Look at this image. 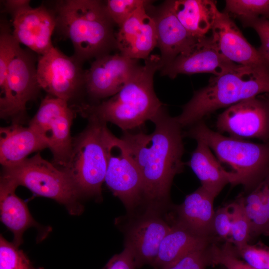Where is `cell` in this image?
<instances>
[{
  "label": "cell",
  "instance_id": "obj_1",
  "mask_svg": "<svg viewBox=\"0 0 269 269\" xmlns=\"http://www.w3.org/2000/svg\"><path fill=\"white\" fill-rule=\"evenodd\" d=\"M154 129L150 134L142 131H124L121 138L134 159L141 177V206L168 210L170 189L176 175L183 172L185 163L182 128L164 106L151 119Z\"/></svg>",
  "mask_w": 269,
  "mask_h": 269
},
{
  "label": "cell",
  "instance_id": "obj_2",
  "mask_svg": "<svg viewBox=\"0 0 269 269\" xmlns=\"http://www.w3.org/2000/svg\"><path fill=\"white\" fill-rule=\"evenodd\" d=\"M162 67L160 56L150 55L117 94L100 103L85 105L84 113L87 118L110 122L122 132L140 127L163 106L153 87L154 73Z\"/></svg>",
  "mask_w": 269,
  "mask_h": 269
},
{
  "label": "cell",
  "instance_id": "obj_3",
  "mask_svg": "<svg viewBox=\"0 0 269 269\" xmlns=\"http://www.w3.org/2000/svg\"><path fill=\"white\" fill-rule=\"evenodd\" d=\"M53 10L56 29L71 41L73 56L81 63L110 54L117 48L115 23L101 1L58 0Z\"/></svg>",
  "mask_w": 269,
  "mask_h": 269
},
{
  "label": "cell",
  "instance_id": "obj_4",
  "mask_svg": "<svg viewBox=\"0 0 269 269\" xmlns=\"http://www.w3.org/2000/svg\"><path fill=\"white\" fill-rule=\"evenodd\" d=\"M264 93L269 94V66L239 65L212 76L207 86L194 92L175 118L182 129L189 128L219 109Z\"/></svg>",
  "mask_w": 269,
  "mask_h": 269
},
{
  "label": "cell",
  "instance_id": "obj_5",
  "mask_svg": "<svg viewBox=\"0 0 269 269\" xmlns=\"http://www.w3.org/2000/svg\"><path fill=\"white\" fill-rule=\"evenodd\" d=\"M188 137L205 142L221 163L229 166L233 186L242 185L244 194L253 190L269 173V142L257 143L210 129L202 120L183 132Z\"/></svg>",
  "mask_w": 269,
  "mask_h": 269
},
{
  "label": "cell",
  "instance_id": "obj_6",
  "mask_svg": "<svg viewBox=\"0 0 269 269\" xmlns=\"http://www.w3.org/2000/svg\"><path fill=\"white\" fill-rule=\"evenodd\" d=\"M1 178L23 186L35 194L54 200L63 205L69 213L80 214L83 206L81 198L70 175L43 159L39 153L21 163L3 167Z\"/></svg>",
  "mask_w": 269,
  "mask_h": 269
},
{
  "label": "cell",
  "instance_id": "obj_7",
  "mask_svg": "<svg viewBox=\"0 0 269 269\" xmlns=\"http://www.w3.org/2000/svg\"><path fill=\"white\" fill-rule=\"evenodd\" d=\"M86 129L73 138L69 160L63 168L71 176L81 197L102 200V186L105 182L107 160L103 138L107 123L89 117Z\"/></svg>",
  "mask_w": 269,
  "mask_h": 269
},
{
  "label": "cell",
  "instance_id": "obj_8",
  "mask_svg": "<svg viewBox=\"0 0 269 269\" xmlns=\"http://www.w3.org/2000/svg\"><path fill=\"white\" fill-rule=\"evenodd\" d=\"M171 209L141 206L116 219L124 235V248L132 253L137 269L146 265L152 266L155 261L160 244L171 227Z\"/></svg>",
  "mask_w": 269,
  "mask_h": 269
},
{
  "label": "cell",
  "instance_id": "obj_9",
  "mask_svg": "<svg viewBox=\"0 0 269 269\" xmlns=\"http://www.w3.org/2000/svg\"><path fill=\"white\" fill-rule=\"evenodd\" d=\"M107 167L105 182L122 201L127 212L141 206L143 185L137 166L125 142L116 136L105 124L103 129Z\"/></svg>",
  "mask_w": 269,
  "mask_h": 269
},
{
  "label": "cell",
  "instance_id": "obj_10",
  "mask_svg": "<svg viewBox=\"0 0 269 269\" xmlns=\"http://www.w3.org/2000/svg\"><path fill=\"white\" fill-rule=\"evenodd\" d=\"M35 62L32 51L20 48L9 65L5 83L0 88L1 118L17 122L25 117L26 104L41 89Z\"/></svg>",
  "mask_w": 269,
  "mask_h": 269
},
{
  "label": "cell",
  "instance_id": "obj_11",
  "mask_svg": "<svg viewBox=\"0 0 269 269\" xmlns=\"http://www.w3.org/2000/svg\"><path fill=\"white\" fill-rule=\"evenodd\" d=\"M73 117L67 101L48 95L41 101L29 125L46 141L55 163L62 168L71 152L73 138L70 129Z\"/></svg>",
  "mask_w": 269,
  "mask_h": 269
},
{
  "label": "cell",
  "instance_id": "obj_12",
  "mask_svg": "<svg viewBox=\"0 0 269 269\" xmlns=\"http://www.w3.org/2000/svg\"><path fill=\"white\" fill-rule=\"evenodd\" d=\"M82 63L53 47L40 55L37 64L39 85L50 95L67 102L85 89V73Z\"/></svg>",
  "mask_w": 269,
  "mask_h": 269
},
{
  "label": "cell",
  "instance_id": "obj_13",
  "mask_svg": "<svg viewBox=\"0 0 269 269\" xmlns=\"http://www.w3.org/2000/svg\"><path fill=\"white\" fill-rule=\"evenodd\" d=\"M216 127L218 133L231 137L269 142V94L228 107L218 116Z\"/></svg>",
  "mask_w": 269,
  "mask_h": 269
},
{
  "label": "cell",
  "instance_id": "obj_14",
  "mask_svg": "<svg viewBox=\"0 0 269 269\" xmlns=\"http://www.w3.org/2000/svg\"><path fill=\"white\" fill-rule=\"evenodd\" d=\"M139 66L137 60L121 53L99 57L86 71L85 89L94 100L112 97L125 85Z\"/></svg>",
  "mask_w": 269,
  "mask_h": 269
},
{
  "label": "cell",
  "instance_id": "obj_15",
  "mask_svg": "<svg viewBox=\"0 0 269 269\" xmlns=\"http://www.w3.org/2000/svg\"><path fill=\"white\" fill-rule=\"evenodd\" d=\"M10 14L12 19V34L19 43L39 55L54 46L51 36L57 21L53 10L43 5L33 8L29 4Z\"/></svg>",
  "mask_w": 269,
  "mask_h": 269
},
{
  "label": "cell",
  "instance_id": "obj_16",
  "mask_svg": "<svg viewBox=\"0 0 269 269\" xmlns=\"http://www.w3.org/2000/svg\"><path fill=\"white\" fill-rule=\"evenodd\" d=\"M238 65L222 55L213 42L211 36H206L160 70L162 75L174 79L179 74L208 73L219 76Z\"/></svg>",
  "mask_w": 269,
  "mask_h": 269
},
{
  "label": "cell",
  "instance_id": "obj_17",
  "mask_svg": "<svg viewBox=\"0 0 269 269\" xmlns=\"http://www.w3.org/2000/svg\"><path fill=\"white\" fill-rule=\"evenodd\" d=\"M151 11L149 14L155 21L157 46L163 67L189 50L201 38L193 36L183 26L173 10L171 0L164 1Z\"/></svg>",
  "mask_w": 269,
  "mask_h": 269
},
{
  "label": "cell",
  "instance_id": "obj_18",
  "mask_svg": "<svg viewBox=\"0 0 269 269\" xmlns=\"http://www.w3.org/2000/svg\"><path fill=\"white\" fill-rule=\"evenodd\" d=\"M146 6L134 12L116 33L117 48L134 59H146L157 46L155 21Z\"/></svg>",
  "mask_w": 269,
  "mask_h": 269
},
{
  "label": "cell",
  "instance_id": "obj_19",
  "mask_svg": "<svg viewBox=\"0 0 269 269\" xmlns=\"http://www.w3.org/2000/svg\"><path fill=\"white\" fill-rule=\"evenodd\" d=\"M211 30L213 42L230 61L243 66H268L228 14L220 12Z\"/></svg>",
  "mask_w": 269,
  "mask_h": 269
},
{
  "label": "cell",
  "instance_id": "obj_20",
  "mask_svg": "<svg viewBox=\"0 0 269 269\" xmlns=\"http://www.w3.org/2000/svg\"><path fill=\"white\" fill-rule=\"evenodd\" d=\"M222 242L217 237L197 234L173 216L170 230L163 238L151 267L163 269L193 251Z\"/></svg>",
  "mask_w": 269,
  "mask_h": 269
},
{
  "label": "cell",
  "instance_id": "obj_21",
  "mask_svg": "<svg viewBox=\"0 0 269 269\" xmlns=\"http://www.w3.org/2000/svg\"><path fill=\"white\" fill-rule=\"evenodd\" d=\"M215 198L201 186L187 195L181 204L173 205V217L200 236L216 237L213 226Z\"/></svg>",
  "mask_w": 269,
  "mask_h": 269
},
{
  "label": "cell",
  "instance_id": "obj_22",
  "mask_svg": "<svg viewBox=\"0 0 269 269\" xmlns=\"http://www.w3.org/2000/svg\"><path fill=\"white\" fill-rule=\"evenodd\" d=\"M46 148V141L30 126L14 123L0 128V162L3 167L17 165L31 153Z\"/></svg>",
  "mask_w": 269,
  "mask_h": 269
},
{
  "label": "cell",
  "instance_id": "obj_23",
  "mask_svg": "<svg viewBox=\"0 0 269 269\" xmlns=\"http://www.w3.org/2000/svg\"><path fill=\"white\" fill-rule=\"evenodd\" d=\"M196 141L197 146L185 164L197 176L201 186L216 198L227 184H232L233 173L224 169L205 142Z\"/></svg>",
  "mask_w": 269,
  "mask_h": 269
},
{
  "label": "cell",
  "instance_id": "obj_24",
  "mask_svg": "<svg viewBox=\"0 0 269 269\" xmlns=\"http://www.w3.org/2000/svg\"><path fill=\"white\" fill-rule=\"evenodd\" d=\"M16 188L12 182L0 178V220L13 233L12 243L18 247L24 232L31 227L39 228V225L31 216L26 203L15 194Z\"/></svg>",
  "mask_w": 269,
  "mask_h": 269
},
{
  "label": "cell",
  "instance_id": "obj_25",
  "mask_svg": "<svg viewBox=\"0 0 269 269\" xmlns=\"http://www.w3.org/2000/svg\"><path fill=\"white\" fill-rule=\"evenodd\" d=\"M178 20L193 36L202 38L212 29L220 12L211 0H171Z\"/></svg>",
  "mask_w": 269,
  "mask_h": 269
},
{
  "label": "cell",
  "instance_id": "obj_26",
  "mask_svg": "<svg viewBox=\"0 0 269 269\" xmlns=\"http://www.w3.org/2000/svg\"><path fill=\"white\" fill-rule=\"evenodd\" d=\"M231 212L230 242L239 249L251 240V225L246 214L240 194L234 202L230 203Z\"/></svg>",
  "mask_w": 269,
  "mask_h": 269
},
{
  "label": "cell",
  "instance_id": "obj_27",
  "mask_svg": "<svg viewBox=\"0 0 269 269\" xmlns=\"http://www.w3.org/2000/svg\"><path fill=\"white\" fill-rule=\"evenodd\" d=\"M224 12L241 20L259 17L269 19V0H227Z\"/></svg>",
  "mask_w": 269,
  "mask_h": 269
},
{
  "label": "cell",
  "instance_id": "obj_28",
  "mask_svg": "<svg viewBox=\"0 0 269 269\" xmlns=\"http://www.w3.org/2000/svg\"><path fill=\"white\" fill-rule=\"evenodd\" d=\"M6 23L1 22L0 33V87L5 81L9 65L21 47Z\"/></svg>",
  "mask_w": 269,
  "mask_h": 269
},
{
  "label": "cell",
  "instance_id": "obj_29",
  "mask_svg": "<svg viewBox=\"0 0 269 269\" xmlns=\"http://www.w3.org/2000/svg\"><path fill=\"white\" fill-rule=\"evenodd\" d=\"M211 245L213 266L220 265L225 269H255L237 254L234 245L229 241Z\"/></svg>",
  "mask_w": 269,
  "mask_h": 269
},
{
  "label": "cell",
  "instance_id": "obj_30",
  "mask_svg": "<svg viewBox=\"0 0 269 269\" xmlns=\"http://www.w3.org/2000/svg\"><path fill=\"white\" fill-rule=\"evenodd\" d=\"M0 269H35L23 252L0 238Z\"/></svg>",
  "mask_w": 269,
  "mask_h": 269
},
{
  "label": "cell",
  "instance_id": "obj_31",
  "mask_svg": "<svg viewBox=\"0 0 269 269\" xmlns=\"http://www.w3.org/2000/svg\"><path fill=\"white\" fill-rule=\"evenodd\" d=\"M149 2L144 0H108L105 5L113 22L120 27L134 12Z\"/></svg>",
  "mask_w": 269,
  "mask_h": 269
},
{
  "label": "cell",
  "instance_id": "obj_32",
  "mask_svg": "<svg viewBox=\"0 0 269 269\" xmlns=\"http://www.w3.org/2000/svg\"><path fill=\"white\" fill-rule=\"evenodd\" d=\"M235 250L237 255L255 269H269V247L263 243H248Z\"/></svg>",
  "mask_w": 269,
  "mask_h": 269
},
{
  "label": "cell",
  "instance_id": "obj_33",
  "mask_svg": "<svg viewBox=\"0 0 269 269\" xmlns=\"http://www.w3.org/2000/svg\"><path fill=\"white\" fill-rule=\"evenodd\" d=\"M212 244L189 253L163 269H206L208 267L213 266Z\"/></svg>",
  "mask_w": 269,
  "mask_h": 269
},
{
  "label": "cell",
  "instance_id": "obj_34",
  "mask_svg": "<svg viewBox=\"0 0 269 269\" xmlns=\"http://www.w3.org/2000/svg\"><path fill=\"white\" fill-rule=\"evenodd\" d=\"M243 25L254 28L260 37L261 44L258 51L269 66V19L259 17L241 20Z\"/></svg>",
  "mask_w": 269,
  "mask_h": 269
},
{
  "label": "cell",
  "instance_id": "obj_35",
  "mask_svg": "<svg viewBox=\"0 0 269 269\" xmlns=\"http://www.w3.org/2000/svg\"><path fill=\"white\" fill-rule=\"evenodd\" d=\"M214 235L222 241L230 242L231 212L230 204L218 208L213 219Z\"/></svg>",
  "mask_w": 269,
  "mask_h": 269
},
{
  "label": "cell",
  "instance_id": "obj_36",
  "mask_svg": "<svg viewBox=\"0 0 269 269\" xmlns=\"http://www.w3.org/2000/svg\"><path fill=\"white\" fill-rule=\"evenodd\" d=\"M253 190L263 208L267 221L266 236H269V173Z\"/></svg>",
  "mask_w": 269,
  "mask_h": 269
},
{
  "label": "cell",
  "instance_id": "obj_37",
  "mask_svg": "<svg viewBox=\"0 0 269 269\" xmlns=\"http://www.w3.org/2000/svg\"><path fill=\"white\" fill-rule=\"evenodd\" d=\"M103 269H137L134 257L126 248L113 256Z\"/></svg>",
  "mask_w": 269,
  "mask_h": 269
},
{
  "label": "cell",
  "instance_id": "obj_38",
  "mask_svg": "<svg viewBox=\"0 0 269 269\" xmlns=\"http://www.w3.org/2000/svg\"><path fill=\"white\" fill-rule=\"evenodd\" d=\"M29 0H7L4 2L5 10L9 13L13 11L20 8L25 5L30 4Z\"/></svg>",
  "mask_w": 269,
  "mask_h": 269
},
{
  "label": "cell",
  "instance_id": "obj_39",
  "mask_svg": "<svg viewBox=\"0 0 269 269\" xmlns=\"http://www.w3.org/2000/svg\"></svg>",
  "mask_w": 269,
  "mask_h": 269
}]
</instances>
